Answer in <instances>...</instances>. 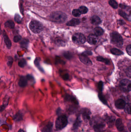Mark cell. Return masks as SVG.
Returning a JSON list of instances; mask_svg holds the SVG:
<instances>
[{"label":"cell","instance_id":"obj_18","mask_svg":"<svg viewBox=\"0 0 131 132\" xmlns=\"http://www.w3.org/2000/svg\"><path fill=\"white\" fill-rule=\"evenodd\" d=\"M53 127V123L49 122L46 125L42 130V132H51Z\"/></svg>","mask_w":131,"mask_h":132},{"label":"cell","instance_id":"obj_39","mask_svg":"<svg viewBox=\"0 0 131 132\" xmlns=\"http://www.w3.org/2000/svg\"><path fill=\"white\" fill-rule=\"evenodd\" d=\"M62 77L64 80H68L69 79V75L67 73H65V74H63L62 76Z\"/></svg>","mask_w":131,"mask_h":132},{"label":"cell","instance_id":"obj_5","mask_svg":"<svg viewBox=\"0 0 131 132\" xmlns=\"http://www.w3.org/2000/svg\"><path fill=\"white\" fill-rule=\"evenodd\" d=\"M111 38L112 43L118 47H121L123 44V40L122 36L117 32H113L111 34Z\"/></svg>","mask_w":131,"mask_h":132},{"label":"cell","instance_id":"obj_13","mask_svg":"<svg viewBox=\"0 0 131 132\" xmlns=\"http://www.w3.org/2000/svg\"><path fill=\"white\" fill-rule=\"evenodd\" d=\"M115 125L118 131L120 132H123L124 131V127L122 120L120 119H118L116 120L115 122Z\"/></svg>","mask_w":131,"mask_h":132},{"label":"cell","instance_id":"obj_6","mask_svg":"<svg viewBox=\"0 0 131 132\" xmlns=\"http://www.w3.org/2000/svg\"><path fill=\"white\" fill-rule=\"evenodd\" d=\"M72 40L75 44L77 45H81L85 42L86 39L83 34L81 33H77L73 35Z\"/></svg>","mask_w":131,"mask_h":132},{"label":"cell","instance_id":"obj_19","mask_svg":"<svg viewBox=\"0 0 131 132\" xmlns=\"http://www.w3.org/2000/svg\"><path fill=\"white\" fill-rule=\"evenodd\" d=\"M95 34L97 36H101L104 33V30L99 27H97L94 30Z\"/></svg>","mask_w":131,"mask_h":132},{"label":"cell","instance_id":"obj_16","mask_svg":"<svg viewBox=\"0 0 131 132\" xmlns=\"http://www.w3.org/2000/svg\"><path fill=\"white\" fill-rule=\"evenodd\" d=\"M90 21L92 24L95 25H98L102 22L101 19L97 15H93L91 17Z\"/></svg>","mask_w":131,"mask_h":132},{"label":"cell","instance_id":"obj_26","mask_svg":"<svg viewBox=\"0 0 131 132\" xmlns=\"http://www.w3.org/2000/svg\"><path fill=\"white\" fill-rule=\"evenodd\" d=\"M40 59L39 58H37L34 61V64L35 65V66H36V67H37L39 69V70H40L41 71H43V69L40 66Z\"/></svg>","mask_w":131,"mask_h":132},{"label":"cell","instance_id":"obj_33","mask_svg":"<svg viewBox=\"0 0 131 132\" xmlns=\"http://www.w3.org/2000/svg\"><path fill=\"white\" fill-rule=\"evenodd\" d=\"M15 20L17 23H20L21 22V18L19 15L16 14L15 16Z\"/></svg>","mask_w":131,"mask_h":132},{"label":"cell","instance_id":"obj_10","mask_svg":"<svg viewBox=\"0 0 131 132\" xmlns=\"http://www.w3.org/2000/svg\"><path fill=\"white\" fill-rule=\"evenodd\" d=\"M79 59L82 63L86 65L90 66L92 65V62L90 59L84 54L79 56Z\"/></svg>","mask_w":131,"mask_h":132},{"label":"cell","instance_id":"obj_12","mask_svg":"<svg viewBox=\"0 0 131 132\" xmlns=\"http://www.w3.org/2000/svg\"><path fill=\"white\" fill-rule=\"evenodd\" d=\"M115 106L117 109H123L126 106L125 102L122 99H119L115 102Z\"/></svg>","mask_w":131,"mask_h":132},{"label":"cell","instance_id":"obj_11","mask_svg":"<svg viewBox=\"0 0 131 132\" xmlns=\"http://www.w3.org/2000/svg\"><path fill=\"white\" fill-rule=\"evenodd\" d=\"M81 114L83 119L85 121H88L90 119V115L91 112L87 109L85 108L82 109L81 111Z\"/></svg>","mask_w":131,"mask_h":132},{"label":"cell","instance_id":"obj_3","mask_svg":"<svg viewBox=\"0 0 131 132\" xmlns=\"http://www.w3.org/2000/svg\"><path fill=\"white\" fill-rule=\"evenodd\" d=\"M68 124V120L65 115L60 116L58 118L55 122L56 128L58 130L63 129Z\"/></svg>","mask_w":131,"mask_h":132},{"label":"cell","instance_id":"obj_31","mask_svg":"<svg viewBox=\"0 0 131 132\" xmlns=\"http://www.w3.org/2000/svg\"><path fill=\"white\" fill-rule=\"evenodd\" d=\"M26 64V60L24 59L21 60L18 63L19 66L22 68L24 67Z\"/></svg>","mask_w":131,"mask_h":132},{"label":"cell","instance_id":"obj_17","mask_svg":"<svg viewBox=\"0 0 131 132\" xmlns=\"http://www.w3.org/2000/svg\"><path fill=\"white\" fill-rule=\"evenodd\" d=\"M80 23L79 19H73L67 23V26H74L79 25Z\"/></svg>","mask_w":131,"mask_h":132},{"label":"cell","instance_id":"obj_30","mask_svg":"<svg viewBox=\"0 0 131 132\" xmlns=\"http://www.w3.org/2000/svg\"><path fill=\"white\" fill-rule=\"evenodd\" d=\"M118 13H119V15L122 17H123L124 18V19H128V17H127V14H126L125 12H123L122 10H120L118 11Z\"/></svg>","mask_w":131,"mask_h":132},{"label":"cell","instance_id":"obj_41","mask_svg":"<svg viewBox=\"0 0 131 132\" xmlns=\"http://www.w3.org/2000/svg\"><path fill=\"white\" fill-rule=\"evenodd\" d=\"M128 127L130 131L131 132V120L129 122V123H128Z\"/></svg>","mask_w":131,"mask_h":132},{"label":"cell","instance_id":"obj_15","mask_svg":"<svg viewBox=\"0 0 131 132\" xmlns=\"http://www.w3.org/2000/svg\"><path fill=\"white\" fill-rule=\"evenodd\" d=\"M28 80L26 76H22L21 77L19 82V85L21 87H25L27 86L28 83Z\"/></svg>","mask_w":131,"mask_h":132},{"label":"cell","instance_id":"obj_7","mask_svg":"<svg viewBox=\"0 0 131 132\" xmlns=\"http://www.w3.org/2000/svg\"><path fill=\"white\" fill-rule=\"evenodd\" d=\"M120 86L122 91L129 92L131 90V81L128 79H123L120 81Z\"/></svg>","mask_w":131,"mask_h":132},{"label":"cell","instance_id":"obj_23","mask_svg":"<svg viewBox=\"0 0 131 132\" xmlns=\"http://www.w3.org/2000/svg\"><path fill=\"white\" fill-rule=\"evenodd\" d=\"M5 26L7 28H13L15 26L14 23L12 21L9 20L5 22Z\"/></svg>","mask_w":131,"mask_h":132},{"label":"cell","instance_id":"obj_40","mask_svg":"<svg viewBox=\"0 0 131 132\" xmlns=\"http://www.w3.org/2000/svg\"><path fill=\"white\" fill-rule=\"evenodd\" d=\"M99 88L100 90H102V88H103V83L102 82H100L99 84Z\"/></svg>","mask_w":131,"mask_h":132},{"label":"cell","instance_id":"obj_37","mask_svg":"<svg viewBox=\"0 0 131 132\" xmlns=\"http://www.w3.org/2000/svg\"><path fill=\"white\" fill-rule=\"evenodd\" d=\"M63 55H64L65 57L66 58V59H70L72 57V55L68 52L65 53L64 54H63Z\"/></svg>","mask_w":131,"mask_h":132},{"label":"cell","instance_id":"obj_27","mask_svg":"<svg viewBox=\"0 0 131 132\" xmlns=\"http://www.w3.org/2000/svg\"><path fill=\"white\" fill-rule=\"evenodd\" d=\"M97 60L100 61V62H104V63H105L106 64H108L110 63L109 60L106 59H104V58L102 57H98L97 58Z\"/></svg>","mask_w":131,"mask_h":132},{"label":"cell","instance_id":"obj_14","mask_svg":"<svg viewBox=\"0 0 131 132\" xmlns=\"http://www.w3.org/2000/svg\"><path fill=\"white\" fill-rule=\"evenodd\" d=\"M3 39H4L5 43L6 44L7 48L8 49H10L11 46H12L11 41L10 40L4 31H3Z\"/></svg>","mask_w":131,"mask_h":132},{"label":"cell","instance_id":"obj_21","mask_svg":"<svg viewBox=\"0 0 131 132\" xmlns=\"http://www.w3.org/2000/svg\"><path fill=\"white\" fill-rule=\"evenodd\" d=\"M55 44L58 46H64L66 45V43L64 41L61 40L60 39H57L55 40Z\"/></svg>","mask_w":131,"mask_h":132},{"label":"cell","instance_id":"obj_2","mask_svg":"<svg viewBox=\"0 0 131 132\" xmlns=\"http://www.w3.org/2000/svg\"><path fill=\"white\" fill-rule=\"evenodd\" d=\"M67 17V15L65 14L60 12H53L51 15L52 20L58 23H62L64 22Z\"/></svg>","mask_w":131,"mask_h":132},{"label":"cell","instance_id":"obj_20","mask_svg":"<svg viewBox=\"0 0 131 132\" xmlns=\"http://www.w3.org/2000/svg\"><path fill=\"white\" fill-rule=\"evenodd\" d=\"M111 52L112 54L116 55H120L123 54V53L122 51L116 48L111 49Z\"/></svg>","mask_w":131,"mask_h":132},{"label":"cell","instance_id":"obj_32","mask_svg":"<svg viewBox=\"0 0 131 132\" xmlns=\"http://www.w3.org/2000/svg\"><path fill=\"white\" fill-rule=\"evenodd\" d=\"M13 59L12 57H9L8 59H7V65H8V66H11L13 64Z\"/></svg>","mask_w":131,"mask_h":132},{"label":"cell","instance_id":"obj_35","mask_svg":"<svg viewBox=\"0 0 131 132\" xmlns=\"http://www.w3.org/2000/svg\"><path fill=\"white\" fill-rule=\"evenodd\" d=\"M99 97L100 99L101 100V101L103 102L104 104H106V100L104 97V96L100 94L99 95Z\"/></svg>","mask_w":131,"mask_h":132},{"label":"cell","instance_id":"obj_9","mask_svg":"<svg viewBox=\"0 0 131 132\" xmlns=\"http://www.w3.org/2000/svg\"><path fill=\"white\" fill-rule=\"evenodd\" d=\"M98 41V37L95 34H90L88 37V42L90 45H96Z\"/></svg>","mask_w":131,"mask_h":132},{"label":"cell","instance_id":"obj_36","mask_svg":"<svg viewBox=\"0 0 131 132\" xmlns=\"http://www.w3.org/2000/svg\"><path fill=\"white\" fill-rule=\"evenodd\" d=\"M22 38L20 36H15L14 38V41L15 43H17L21 40Z\"/></svg>","mask_w":131,"mask_h":132},{"label":"cell","instance_id":"obj_22","mask_svg":"<svg viewBox=\"0 0 131 132\" xmlns=\"http://www.w3.org/2000/svg\"><path fill=\"white\" fill-rule=\"evenodd\" d=\"M109 4L113 9H116L118 7V4L115 0H110Z\"/></svg>","mask_w":131,"mask_h":132},{"label":"cell","instance_id":"obj_34","mask_svg":"<svg viewBox=\"0 0 131 132\" xmlns=\"http://www.w3.org/2000/svg\"><path fill=\"white\" fill-rule=\"evenodd\" d=\"M126 73L127 76L131 78V66L128 67L126 70Z\"/></svg>","mask_w":131,"mask_h":132},{"label":"cell","instance_id":"obj_1","mask_svg":"<svg viewBox=\"0 0 131 132\" xmlns=\"http://www.w3.org/2000/svg\"><path fill=\"white\" fill-rule=\"evenodd\" d=\"M91 125L96 132H102L105 130V124L100 118H95L93 119L90 122Z\"/></svg>","mask_w":131,"mask_h":132},{"label":"cell","instance_id":"obj_24","mask_svg":"<svg viewBox=\"0 0 131 132\" xmlns=\"http://www.w3.org/2000/svg\"><path fill=\"white\" fill-rule=\"evenodd\" d=\"M79 11L81 14H86L88 11V9L87 7L85 6H81L79 8Z\"/></svg>","mask_w":131,"mask_h":132},{"label":"cell","instance_id":"obj_42","mask_svg":"<svg viewBox=\"0 0 131 132\" xmlns=\"http://www.w3.org/2000/svg\"><path fill=\"white\" fill-rule=\"evenodd\" d=\"M25 132L23 130H19V132Z\"/></svg>","mask_w":131,"mask_h":132},{"label":"cell","instance_id":"obj_8","mask_svg":"<svg viewBox=\"0 0 131 132\" xmlns=\"http://www.w3.org/2000/svg\"><path fill=\"white\" fill-rule=\"evenodd\" d=\"M105 120L106 123L107 124L108 126L110 128L113 127L114 125V122L115 121V117L113 116H108V115H106L105 116Z\"/></svg>","mask_w":131,"mask_h":132},{"label":"cell","instance_id":"obj_38","mask_svg":"<svg viewBox=\"0 0 131 132\" xmlns=\"http://www.w3.org/2000/svg\"><path fill=\"white\" fill-rule=\"evenodd\" d=\"M126 51L129 55L131 56V45H129L127 47Z\"/></svg>","mask_w":131,"mask_h":132},{"label":"cell","instance_id":"obj_29","mask_svg":"<svg viewBox=\"0 0 131 132\" xmlns=\"http://www.w3.org/2000/svg\"><path fill=\"white\" fill-rule=\"evenodd\" d=\"M80 119L79 118H78L77 119L76 122L74 124V125L73 128H74V129H77V128H78V127L80 126Z\"/></svg>","mask_w":131,"mask_h":132},{"label":"cell","instance_id":"obj_28","mask_svg":"<svg viewBox=\"0 0 131 132\" xmlns=\"http://www.w3.org/2000/svg\"><path fill=\"white\" fill-rule=\"evenodd\" d=\"M72 13L74 16L76 17H79L80 16L81 14L79 10L77 9L73 10Z\"/></svg>","mask_w":131,"mask_h":132},{"label":"cell","instance_id":"obj_4","mask_svg":"<svg viewBox=\"0 0 131 132\" xmlns=\"http://www.w3.org/2000/svg\"><path fill=\"white\" fill-rule=\"evenodd\" d=\"M29 26L32 32L35 34L39 33L43 30V25L38 21H32L30 23Z\"/></svg>","mask_w":131,"mask_h":132},{"label":"cell","instance_id":"obj_25","mask_svg":"<svg viewBox=\"0 0 131 132\" xmlns=\"http://www.w3.org/2000/svg\"><path fill=\"white\" fill-rule=\"evenodd\" d=\"M125 112L129 114H131V103H128L126 104L125 107Z\"/></svg>","mask_w":131,"mask_h":132}]
</instances>
